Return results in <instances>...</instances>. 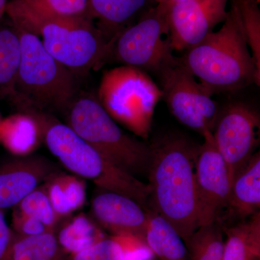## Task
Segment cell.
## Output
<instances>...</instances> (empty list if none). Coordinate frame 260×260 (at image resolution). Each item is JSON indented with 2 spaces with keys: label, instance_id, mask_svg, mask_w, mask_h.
I'll return each instance as SVG.
<instances>
[{
  "label": "cell",
  "instance_id": "obj_1",
  "mask_svg": "<svg viewBox=\"0 0 260 260\" xmlns=\"http://www.w3.org/2000/svg\"><path fill=\"white\" fill-rule=\"evenodd\" d=\"M150 146L149 198L153 212L186 242L199 229L194 180L199 146L175 135L164 136Z\"/></svg>",
  "mask_w": 260,
  "mask_h": 260
},
{
  "label": "cell",
  "instance_id": "obj_2",
  "mask_svg": "<svg viewBox=\"0 0 260 260\" xmlns=\"http://www.w3.org/2000/svg\"><path fill=\"white\" fill-rule=\"evenodd\" d=\"M6 15L39 37L46 50L76 75L100 68L111 57L112 45L93 21L59 16L30 0H10Z\"/></svg>",
  "mask_w": 260,
  "mask_h": 260
},
{
  "label": "cell",
  "instance_id": "obj_3",
  "mask_svg": "<svg viewBox=\"0 0 260 260\" xmlns=\"http://www.w3.org/2000/svg\"><path fill=\"white\" fill-rule=\"evenodd\" d=\"M181 64L213 94L259 85L256 66L233 7L221 28L184 51Z\"/></svg>",
  "mask_w": 260,
  "mask_h": 260
},
{
  "label": "cell",
  "instance_id": "obj_4",
  "mask_svg": "<svg viewBox=\"0 0 260 260\" xmlns=\"http://www.w3.org/2000/svg\"><path fill=\"white\" fill-rule=\"evenodd\" d=\"M14 25L20 37V61L10 100L19 112L66 113L78 94L77 75L53 57L39 37Z\"/></svg>",
  "mask_w": 260,
  "mask_h": 260
},
{
  "label": "cell",
  "instance_id": "obj_5",
  "mask_svg": "<svg viewBox=\"0 0 260 260\" xmlns=\"http://www.w3.org/2000/svg\"><path fill=\"white\" fill-rule=\"evenodd\" d=\"M44 143L74 175L91 181L102 190L128 197L145 208L150 197L148 184L109 161L68 124L48 115Z\"/></svg>",
  "mask_w": 260,
  "mask_h": 260
},
{
  "label": "cell",
  "instance_id": "obj_6",
  "mask_svg": "<svg viewBox=\"0 0 260 260\" xmlns=\"http://www.w3.org/2000/svg\"><path fill=\"white\" fill-rule=\"evenodd\" d=\"M68 125L104 158L131 175L148 172L151 148L124 133L96 97H75L66 112Z\"/></svg>",
  "mask_w": 260,
  "mask_h": 260
},
{
  "label": "cell",
  "instance_id": "obj_7",
  "mask_svg": "<svg viewBox=\"0 0 260 260\" xmlns=\"http://www.w3.org/2000/svg\"><path fill=\"white\" fill-rule=\"evenodd\" d=\"M162 98L161 89L148 73L122 65L104 73L97 99L114 121L146 139Z\"/></svg>",
  "mask_w": 260,
  "mask_h": 260
},
{
  "label": "cell",
  "instance_id": "obj_8",
  "mask_svg": "<svg viewBox=\"0 0 260 260\" xmlns=\"http://www.w3.org/2000/svg\"><path fill=\"white\" fill-rule=\"evenodd\" d=\"M173 52L168 7L157 4L116 37L111 57L158 78L179 61V57Z\"/></svg>",
  "mask_w": 260,
  "mask_h": 260
},
{
  "label": "cell",
  "instance_id": "obj_9",
  "mask_svg": "<svg viewBox=\"0 0 260 260\" xmlns=\"http://www.w3.org/2000/svg\"><path fill=\"white\" fill-rule=\"evenodd\" d=\"M162 98L181 124L201 135L213 133L220 111L213 93L197 81L180 61L158 77Z\"/></svg>",
  "mask_w": 260,
  "mask_h": 260
},
{
  "label": "cell",
  "instance_id": "obj_10",
  "mask_svg": "<svg viewBox=\"0 0 260 260\" xmlns=\"http://www.w3.org/2000/svg\"><path fill=\"white\" fill-rule=\"evenodd\" d=\"M259 124L257 112L243 103H234L219 113L212 133L232 182L255 153L259 141Z\"/></svg>",
  "mask_w": 260,
  "mask_h": 260
},
{
  "label": "cell",
  "instance_id": "obj_11",
  "mask_svg": "<svg viewBox=\"0 0 260 260\" xmlns=\"http://www.w3.org/2000/svg\"><path fill=\"white\" fill-rule=\"evenodd\" d=\"M194 167L199 228L216 221L226 208L232 181L225 160L214 142L213 133L203 135Z\"/></svg>",
  "mask_w": 260,
  "mask_h": 260
},
{
  "label": "cell",
  "instance_id": "obj_12",
  "mask_svg": "<svg viewBox=\"0 0 260 260\" xmlns=\"http://www.w3.org/2000/svg\"><path fill=\"white\" fill-rule=\"evenodd\" d=\"M229 0H187L168 7L173 50L184 51L201 42L223 23Z\"/></svg>",
  "mask_w": 260,
  "mask_h": 260
},
{
  "label": "cell",
  "instance_id": "obj_13",
  "mask_svg": "<svg viewBox=\"0 0 260 260\" xmlns=\"http://www.w3.org/2000/svg\"><path fill=\"white\" fill-rule=\"evenodd\" d=\"M60 172L45 157H19L0 166V210L15 208L36 188Z\"/></svg>",
  "mask_w": 260,
  "mask_h": 260
},
{
  "label": "cell",
  "instance_id": "obj_14",
  "mask_svg": "<svg viewBox=\"0 0 260 260\" xmlns=\"http://www.w3.org/2000/svg\"><path fill=\"white\" fill-rule=\"evenodd\" d=\"M101 190L91 204L98 223L114 236H129L145 242L150 212L128 197Z\"/></svg>",
  "mask_w": 260,
  "mask_h": 260
},
{
  "label": "cell",
  "instance_id": "obj_15",
  "mask_svg": "<svg viewBox=\"0 0 260 260\" xmlns=\"http://www.w3.org/2000/svg\"><path fill=\"white\" fill-rule=\"evenodd\" d=\"M47 115L43 113L18 112L3 119L0 142L16 156L31 155L44 142Z\"/></svg>",
  "mask_w": 260,
  "mask_h": 260
},
{
  "label": "cell",
  "instance_id": "obj_16",
  "mask_svg": "<svg viewBox=\"0 0 260 260\" xmlns=\"http://www.w3.org/2000/svg\"><path fill=\"white\" fill-rule=\"evenodd\" d=\"M93 21L112 44L124 29L156 4L155 0H90Z\"/></svg>",
  "mask_w": 260,
  "mask_h": 260
},
{
  "label": "cell",
  "instance_id": "obj_17",
  "mask_svg": "<svg viewBox=\"0 0 260 260\" xmlns=\"http://www.w3.org/2000/svg\"><path fill=\"white\" fill-rule=\"evenodd\" d=\"M259 208L260 155L257 152L233 180L223 218H237L242 221L259 211Z\"/></svg>",
  "mask_w": 260,
  "mask_h": 260
},
{
  "label": "cell",
  "instance_id": "obj_18",
  "mask_svg": "<svg viewBox=\"0 0 260 260\" xmlns=\"http://www.w3.org/2000/svg\"><path fill=\"white\" fill-rule=\"evenodd\" d=\"M223 260H259L260 213L231 227L223 226Z\"/></svg>",
  "mask_w": 260,
  "mask_h": 260
},
{
  "label": "cell",
  "instance_id": "obj_19",
  "mask_svg": "<svg viewBox=\"0 0 260 260\" xmlns=\"http://www.w3.org/2000/svg\"><path fill=\"white\" fill-rule=\"evenodd\" d=\"M145 243L158 260H189L182 238L155 212H150Z\"/></svg>",
  "mask_w": 260,
  "mask_h": 260
},
{
  "label": "cell",
  "instance_id": "obj_20",
  "mask_svg": "<svg viewBox=\"0 0 260 260\" xmlns=\"http://www.w3.org/2000/svg\"><path fill=\"white\" fill-rule=\"evenodd\" d=\"M20 61L18 30L9 23L0 22V101L11 99L15 92Z\"/></svg>",
  "mask_w": 260,
  "mask_h": 260
},
{
  "label": "cell",
  "instance_id": "obj_21",
  "mask_svg": "<svg viewBox=\"0 0 260 260\" xmlns=\"http://www.w3.org/2000/svg\"><path fill=\"white\" fill-rule=\"evenodd\" d=\"M12 260H70L55 232L22 236L14 232Z\"/></svg>",
  "mask_w": 260,
  "mask_h": 260
},
{
  "label": "cell",
  "instance_id": "obj_22",
  "mask_svg": "<svg viewBox=\"0 0 260 260\" xmlns=\"http://www.w3.org/2000/svg\"><path fill=\"white\" fill-rule=\"evenodd\" d=\"M184 243L189 260H223V229L218 220L200 226Z\"/></svg>",
  "mask_w": 260,
  "mask_h": 260
},
{
  "label": "cell",
  "instance_id": "obj_23",
  "mask_svg": "<svg viewBox=\"0 0 260 260\" xmlns=\"http://www.w3.org/2000/svg\"><path fill=\"white\" fill-rule=\"evenodd\" d=\"M56 237L61 246L69 254L105 238L99 228L84 215L71 219L61 228Z\"/></svg>",
  "mask_w": 260,
  "mask_h": 260
},
{
  "label": "cell",
  "instance_id": "obj_24",
  "mask_svg": "<svg viewBox=\"0 0 260 260\" xmlns=\"http://www.w3.org/2000/svg\"><path fill=\"white\" fill-rule=\"evenodd\" d=\"M141 241L129 236L104 238L91 245L70 254V260H124L126 251Z\"/></svg>",
  "mask_w": 260,
  "mask_h": 260
},
{
  "label": "cell",
  "instance_id": "obj_25",
  "mask_svg": "<svg viewBox=\"0 0 260 260\" xmlns=\"http://www.w3.org/2000/svg\"><path fill=\"white\" fill-rule=\"evenodd\" d=\"M237 13L257 68L260 69V11L259 0H229Z\"/></svg>",
  "mask_w": 260,
  "mask_h": 260
},
{
  "label": "cell",
  "instance_id": "obj_26",
  "mask_svg": "<svg viewBox=\"0 0 260 260\" xmlns=\"http://www.w3.org/2000/svg\"><path fill=\"white\" fill-rule=\"evenodd\" d=\"M14 208L39 220L51 232H55L61 218L51 205L44 183L27 195Z\"/></svg>",
  "mask_w": 260,
  "mask_h": 260
},
{
  "label": "cell",
  "instance_id": "obj_27",
  "mask_svg": "<svg viewBox=\"0 0 260 260\" xmlns=\"http://www.w3.org/2000/svg\"><path fill=\"white\" fill-rule=\"evenodd\" d=\"M30 1L40 5L44 9L59 16L93 21L90 0H30Z\"/></svg>",
  "mask_w": 260,
  "mask_h": 260
},
{
  "label": "cell",
  "instance_id": "obj_28",
  "mask_svg": "<svg viewBox=\"0 0 260 260\" xmlns=\"http://www.w3.org/2000/svg\"><path fill=\"white\" fill-rule=\"evenodd\" d=\"M61 188L65 200L72 213L83 207L86 199L85 180L74 175L59 174Z\"/></svg>",
  "mask_w": 260,
  "mask_h": 260
},
{
  "label": "cell",
  "instance_id": "obj_29",
  "mask_svg": "<svg viewBox=\"0 0 260 260\" xmlns=\"http://www.w3.org/2000/svg\"><path fill=\"white\" fill-rule=\"evenodd\" d=\"M13 232L22 236H36L54 232L37 219L22 213L15 208L13 215Z\"/></svg>",
  "mask_w": 260,
  "mask_h": 260
},
{
  "label": "cell",
  "instance_id": "obj_30",
  "mask_svg": "<svg viewBox=\"0 0 260 260\" xmlns=\"http://www.w3.org/2000/svg\"><path fill=\"white\" fill-rule=\"evenodd\" d=\"M14 232L7 223L3 210H0V260H12Z\"/></svg>",
  "mask_w": 260,
  "mask_h": 260
},
{
  "label": "cell",
  "instance_id": "obj_31",
  "mask_svg": "<svg viewBox=\"0 0 260 260\" xmlns=\"http://www.w3.org/2000/svg\"><path fill=\"white\" fill-rule=\"evenodd\" d=\"M10 0H0V22L3 20V17L6 14L7 7Z\"/></svg>",
  "mask_w": 260,
  "mask_h": 260
},
{
  "label": "cell",
  "instance_id": "obj_32",
  "mask_svg": "<svg viewBox=\"0 0 260 260\" xmlns=\"http://www.w3.org/2000/svg\"><path fill=\"white\" fill-rule=\"evenodd\" d=\"M187 1V0H155L156 4H162L167 5V7L171 6L177 3H182V2Z\"/></svg>",
  "mask_w": 260,
  "mask_h": 260
},
{
  "label": "cell",
  "instance_id": "obj_33",
  "mask_svg": "<svg viewBox=\"0 0 260 260\" xmlns=\"http://www.w3.org/2000/svg\"><path fill=\"white\" fill-rule=\"evenodd\" d=\"M2 121H3V118H2L1 112H0V125H1Z\"/></svg>",
  "mask_w": 260,
  "mask_h": 260
},
{
  "label": "cell",
  "instance_id": "obj_34",
  "mask_svg": "<svg viewBox=\"0 0 260 260\" xmlns=\"http://www.w3.org/2000/svg\"></svg>",
  "mask_w": 260,
  "mask_h": 260
}]
</instances>
